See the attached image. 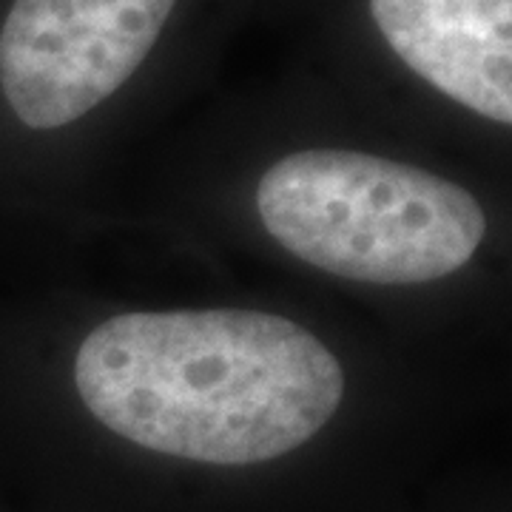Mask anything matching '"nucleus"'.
Masks as SVG:
<instances>
[{
    "mask_svg": "<svg viewBox=\"0 0 512 512\" xmlns=\"http://www.w3.org/2000/svg\"><path fill=\"white\" fill-rule=\"evenodd\" d=\"M177 0H15L0 29V89L23 126H69L120 92Z\"/></svg>",
    "mask_w": 512,
    "mask_h": 512,
    "instance_id": "nucleus-3",
    "label": "nucleus"
},
{
    "mask_svg": "<svg viewBox=\"0 0 512 512\" xmlns=\"http://www.w3.org/2000/svg\"><path fill=\"white\" fill-rule=\"evenodd\" d=\"M74 387L114 436L171 458L245 467L328 424L345 373L311 330L262 311L120 313L74 356Z\"/></svg>",
    "mask_w": 512,
    "mask_h": 512,
    "instance_id": "nucleus-1",
    "label": "nucleus"
},
{
    "mask_svg": "<svg viewBox=\"0 0 512 512\" xmlns=\"http://www.w3.org/2000/svg\"><path fill=\"white\" fill-rule=\"evenodd\" d=\"M265 231L319 271L370 285H424L478 251L487 217L461 185L362 151L308 148L256 185Z\"/></svg>",
    "mask_w": 512,
    "mask_h": 512,
    "instance_id": "nucleus-2",
    "label": "nucleus"
},
{
    "mask_svg": "<svg viewBox=\"0 0 512 512\" xmlns=\"http://www.w3.org/2000/svg\"><path fill=\"white\" fill-rule=\"evenodd\" d=\"M402 63L493 123H512V0H370Z\"/></svg>",
    "mask_w": 512,
    "mask_h": 512,
    "instance_id": "nucleus-4",
    "label": "nucleus"
}]
</instances>
